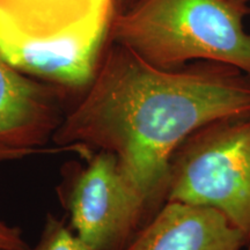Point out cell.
<instances>
[{"instance_id": "cell-1", "label": "cell", "mask_w": 250, "mask_h": 250, "mask_svg": "<svg viewBox=\"0 0 250 250\" xmlns=\"http://www.w3.org/2000/svg\"><path fill=\"white\" fill-rule=\"evenodd\" d=\"M246 116L250 76L237 67L198 61L162 68L108 40L92 83L52 142L80 156L114 154L155 213L184 140L213 122Z\"/></svg>"}, {"instance_id": "cell-2", "label": "cell", "mask_w": 250, "mask_h": 250, "mask_svg": "<svg viewBox=\"0 0 250 250\" xmlns=\"http://www.w3.org/2000/svg\"><path fill=\"white\" fill-rule=\"evenodd\" d=\"M248 5L236 0H122L115 4L108 40L149 64L175 68L208 61L250 76Z\"/></svg>"}, {"instance_id": "cell-3", "label": "cell", "mask_w": 250, "mask_h": 250, "mask_svg": "<svg viewBox=\"0 0 250 250\" xmlns=\"http://www.w3.org/2000/svg\"><path fill=\"white\" fill-rule=\"evenodd\" d=\"M166 202L217 211L250 250V116L213 122L184 140L171 158Z\"/></svg>"}, {"instance_id": "cell-4", "label": "cell", "mask_w": 250, "mask_h": 250, "mask_svg": "<svg viewBox=\"0 0 250 250\" xmlns=\"http://www.w3.org/2000/svg\"><path fill=\"white\" fill-rule=\"evenodd\" d=\"M83 159L59 186L70 228L94 250H125L154 213L114 154L96 151Z\"/></svg>"}, {"instance_id": "cell-5", "label": "cell", "mask_w": 250, "mask_h": 250, "mask_svg": "<svg viewBox=\"0 0 250 250\" xmlns=\"http://www.w3.org/2000/svg\"><path fill=\"white\" fill-rule=\"evenodd\" d=\"M109 23H89L43 41L0 34V57L31 78L68 93H83L95 76L108 43Z\"/></svg>"}, {"instance_id": "cell-6", "label": "cell", "mask_w": 250, "mask_h": 250, "mask_svg": "<svg viewBox=\"0 0 250 250\" xmlns=\"http://www.w3.org/2000/svg\"><path fill=\"white\" fill-rule=\"evenodd\" d=\"M67 93L18 71L0 57V147L26 156L76 152L70 147H45L64 120Z\"/></svg>"}, {"instance_id": "cell-7", "label": "cell", "mask_w": 250, "mask_h": 250, "mask_svg": "<svg viewBox=\"0 0 250 250\" xmlns=\"http://www.w3.org/2000/svg\"><path fill=\"white\" fill-rule=\"evenodd\" d=\"M242 235L217 211L166 202L125 250H243Z\"/></svg>"}, {"instance_id": "cell-8", "label": "cell", "mask_w": 250, "mask_h": 250, "mask_svg": "<svg viewBox=\"0 0 250 250\" xmlns=\"http://www.w3.org/2000/svg\"><path fill=\"white\" fill-rule=\"evenodd\" d=\"M115 0H0V34L54 39L94 22H110Z\"/></svg>"}, {"instance_id": "cell-9", "label": "cell", "mask_w": 250, "mask_h": 250, "mask_svg": "<svg viewBox=\"0 0 250 250\" xmlns=\"http://www.w3.org/2000/svg\"><path fill=\"white\" fill-rule=\"evenodd\" d=\"M27 250H94L79 239L70 226L49 214L40 240Z\"/></svg>"}, {"instance_id": "cell-10", "label": "cell", "mask_w": 250, "mask_h": 250, "mask_svg": "<svg viewBox=\"0 0 250 250\" xmlns=\"http://www.w3.org/2000/svg\"><path fill=\"white\" fill-rule=\"evenodd\" d=\"M22 233L18 227L9 226L0 219V250H27Z\"/></svg>"}, {"instance_id": "cell-11", "label": "cell", "mask_w": 250, "mask_h": 250, "mask_svg": "<svg viewBox=\"0 0 250 250\" xmlns=\"http://www.w3.org/2000/svg\"><path fill=\"white\" fill-rule=\"evenodd\" d=\"M22 158H24V155L22 154V153L0 147V161L18 160V159H22Z\"/></svg>"}, {"instance_id": "cell-12", "label": "cell", "mask_w": 250, "mask_h": 250, "mask_svg": "<svg viewBox=\"0 0 250 250\" xmlns=\"http://www.w3.org/2000/svg\"><path fill=\"white\" fill-rule=\"evenodd\" d=\"M236 1L241 2V4H245V5H248V2L250 1V0H236Z\"/></svg>"}, {"instance_id": "cell-13", "label": "cell", "mask_w": 250, "mask_h": 250, "mask_svg": "<svg viewBox=\"0 0 250 250\" xmlns=\"http://www.w3.org/2000/svg\"><path fill=\"white\" fill-rule=\"evenodd\" d=\"M115 2H116V0H115Z\"/></svg>"}]
</instances>
